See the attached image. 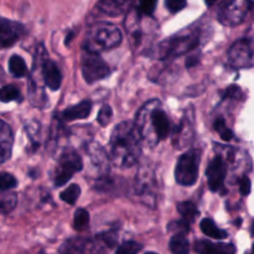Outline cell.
I'll use <instances>...</instances> for the list:
<instances>
[{
  "label": "cell",
  "mask_w": 254,
  "mask_h": 254,
  "mask_svg": "<svg viewBox=\"0 0 254 254\" xmlns=\"http://www.w3.org/2000/svg\"><path fill=\"white\" fill-rule=\"evenodd\" d=\"M98 9L109 16H119L124 11V5L121 0H99Z\"/></svg>",
  "instance_id": "19"
},
{
  "label": "cell",
  "mask_w": 254,
  "mask_h": 254,
  "mask_svg": "<svg viewBox=\"0 0 254 254\" xmlns=\"http://www.w3.org/2000/svg\"><path fill=\"white\" fill-rule=\"evenodd\" d=\"M83 163L78 154L72 149H66L60 158L59 166L55 174V185L62 186L72 179L76 173L82 170Z\"/></svg>",
  "instance_id": "8"
},
{
  "label": "cell",
  "mask_w": 254,
  "mask_h": 254,
  "mask_svg": "<svg viewBox=\"0 0 254 254\" xmlns=\"http://www.w3.org/2000/svg\"><path fill=\"white\" fill-rule=\"evenodd\" d=\"M252 252H254V245H253V247H252Z\"/></svg>",
  "instance_id": "40"
},
{
  "label": "cell",
  "mask_w": 254,
  "mask_h": 254,
  "mask_svg": "<svg viewBox=\"0 0 254 254\" xmlns=\"http://www.w3.org/2000/svg\"><path fill=\"white\" fill-rule=\"evenodd\" d=\"M9 71L14 77L21 78V77H24L27 73L26 62L24 61V59L21 56L14 55L9 60Z\"/></svg>",
  "instance_id": "21"
},
{
  "label": "cell",
  "mask_w": 254,
  "mask_h": 254,
  "mask_svg": "<svg viewBox=\"0 0 254 254\" xmlns=\"http://www.w3.org/2000/svg\"><path fill=\"white\" fill-rule=\"evenodd\" d=\"M81 71L87 83H94L106 78L111 68L97 52L84 51L81 59Z\"/></svg>",
  "instance_id": "7"
},
{
  "label": "cell",
  "mask_w": 254,
  "mask_h": 254,
  "mask_svg": "<svg viewBox=\"0 0 254 254\" xmlns=\"http://www.w3.org/2000/svg\"><path fill=\"white\" fill-rule=\"evenodd\" d=\"M168 230L171 231L174 235H185L190 231V222L185 218H183L181 221H175V222H171L168 226Z\"/></svg>",
  "instance_id": "29"
},
{
  "label": "cell",
  "mask_w": 254,
  "mask_h": 254,
  "mask_svg": "<svg viewBox=\"0 0 254 254\" xmlns=\"http://www.w3.org/2000/svg\"><path fill=\"white\" fill-rule=\"evenodd\" d=\"M215 129L218 131V134L221 135V138L225 141H231L233 139V131L226 126V122L223 118L216 119L215 122Z\"/></svg>",
  "instance_id": "28"
},
{
  "label": "cell",
  "mask_w": 254,
  "mask_h": 254,
  "mask_svg": "<svg viewBox=\"0 0 254 254\" xmlns=\"http://www.w3.org/2000/svg\"><path fill=\"white\" fill-rule=\"evenodd\" d=\"M251 233H252V236H254V223H253L252 228H251Z\"/></svg>",
  "instance_id": "39"
},
{
  "label": "cell",
  "mask_w": 254,
  "mask_h": 254,
  "mask_svg": "<svg viewBox=\"0 0 254 254\" xmlns=\"http://www.w3.org/2000/svg\"><path fill=\"white\" fill-rule=\"evenodd\" d=\"M193 138V121H192V114L185 117L181 121L180 126L176 128L175 133H174V144L176 148H184L188 145Z\"/></svg>",
  "instance_id": "14"
},
{
  "label": "cell",
  "mask_w": 254,
  "mask_h": 254,
  "mask_svg": "<svg viewBox=\"0 0 254 254\" xmlns=\"http://www.w3.org/2000/svg\"><path fill=\"white\" fill-rule=\"evenodd\" d=\"M89 225V215L86 210L79 208L74 212L73 227L76 231H84Z\"/></svg>",
  "instance_id": "25"
},
{
  "label": "cell",
  "mask_w": 254,
  "mask_h": 254,
  "mask_svg": "<svg viewBox=\"0 0 254 254\" xmlns=\"http://www.w3.org/2000/svg\"><path fill=\"white\" fill-rule=\"evenodd\" d=\"M112 116H113V111H112L111 106L106 104V106L102 107L101 111H99L98 117H97V121L99 122V124H101L102 127H106L107 124L111 122Z\"/></svg>",
  "instance_id": "32"
},
{
  "label": "cell",
  "mask_w": 254,
  "mask_h": 254,
  "mask_svg": "<svg viewBox=\"0 0 254 254\" xmlns=\"http://www.w3.org/2000/svg\"><path fill=\"white\" fill-rule=\"evenodd\" d=\"M141 135L133 122H123L113 129L111 141V161L118 168H130L141 153Z\"/></svg>",
  "instance_id": "1"
},
{
  "label": "cell",
  "mask_w": 254,
  "mask_h": 254,
  "mask_svg": "<svg viewBox=\"0 0 254 254\" xmlns=\"http://www.w3.org/2000/svg\"><path fill=\"white\" fill-rule=\"evenodd\" d=\"M134 189H135V195L140 197L143 202L148 203V206H154L156 195H154L155 181H154L153 174H138Z\"/></svg>",
  "instance_id": "11"
},
{
  "label": "cell",
  "mask_w": 254,
  "mask_h": 254,
  "mask_svg": "<svg viewBox=\"0 0 254 254\" xmlns=\"http://www.w3.org/2000/svg\"><path fill=\"white\" fill-rule=\"evenodd\" d=\"M200 44V31L193 27L183 30L159 44L156 56L161 60L173 59L192 51Z\"/></svg>",
  "instance_id": "3"
},
{
  "label": "cell",
  "mask_w": 254,
  "mask_h": 254,
  "mask_svg": "<svg viewBox=\"0 0 254 254\" xmlns=\"http://www.w3.org/2000/svg\"><path fill=\"white\" fill-rule=\"evenodd\" d=\"M160 106L161 103L158 99L148 102L136 117L135 124L141 139L150 146L164 140L171 129L170 121Z\"/></svg>",
  "instance_id": "2"
},
{
  "label": "cell",
  "mask_w": 254,
  "mask_h": 254,
  "mask_svg": "<svg viewBox=\"0 0 254 254\" xmlns=\"http://www.w3.org/2000/svg\"><path fill=\"white\" fill-rule=\"evenodd\" d=\"M169 247H170V251L173 253H189V251H190V243L185 238V235H175L170 240Z\"/></svg>",
  "instance_id": "22"
},
{
  "label": "cell",
  "mask_w": 254,
  "mask_h": 254,
  "mask_svg": "<svg viewBox=\"0 0 254 254\" xmlns=\"http://www.w3.org/2000/svg\"><path fill=\"white\" fill-rule=\"evenodd\" d=\"M186 4H188L186 0H165V6L168 7L169 11L173 12V14L185 9Z\"/></svg>",
  "instance_id": "33"
},
{
  "label": "cell",
  "mask_w": 254,
  "mask_h": 254,
  "mask_svg": "<svg viewBox=\"0 0 254 254\" xmlns=\"http://www.w3.org/2000/svg\"><path fill=\"white\" fill-rule=\"evenodd\" d=\"M252 7V0H223L218 10V20L226 26H236L246 19Z\"/></svg>",
  "instance_id": "6"
},
{
  "label": "cell",
  "mask_w": 254,
  "mask_h": 254,
  "mask_svg": "<svg viewBox=\"0 0 254 254\" xmlns=\"http://www.w3.org/2000/svg\"><path fill=\"white\" fill-rule=\"evenodd\" d=\"M79 195H81V189L78 185L73 184V185L68 186L64 192H61V200L68 205H74Z\"/></svg>",
  "instance_id": "26"
},
{
  "label": "cell",
  "mask_w": 254,
  "mask_h": 254,
  "mask_svg": "<svg viewBox=\"0 0 254 254\" xmlns=\"http://www.w3.org/2000/svg\"><path fill=\"white\" fill-rule=\"evenodd\" d=\"M42 64V78L45 84L49 87L51 91H57L61 87L62 74L57 64L49 59H44L41 62Z\"/></svg>",
  "instance_id": "13"
},
{
  "label": "cell",
  "mask_w": 254,
  "mask_h": 254,
  "mask_svg": "<svg viewBox=\"0 0 254 254\" xmlns=\"http://www.w3.org/2000/svg\"><path fill=\"white\" fill-rule=\"evenodd\" d=\"M89 242L88 241H84L82 238H73V240H69L64 243L61 247L60 252L62 253H82L87 252V251H91L89 248Z\"/></svg>",
  "instance_id": "20"
},
{
  "label": "cell",
  "mask_w": 254,
  "mask_h": 254,
  "mask_svg": "<svg viewBox=\"0 0 254 254\" xmlns=\"http://www.w3.org/2000/svg\"><path fill=\"white\" fill-rule=\"evenodd\" d=\"M226 174H227V164L222 156L217 155L211 160L206 169V176H207L208 188L211 191L216 192L222 189L225 184Z\"/></svg>",
  "instance_id": "10"
},
{
  "label": "cell",
  "mask_w": 254,
  "mask_h": 254,
  "mask_svg": "<svg viewBox=\"0 0 254 254\" xmlns=\"http://www.w3.org/2000/svg\"><path fill=\"white\" fill-rule=\"evenodd\" d=\"M17 180L9 173H1L0 176V189L1 191H10L11 189L16 188Z\"/></svg>",
  "instance_id": "30"
},
{
  "label": "cell",
  "mask_w": 254,
  "mask_h": 254,
  "mask_svg": "<svg viewBox=\"0 0 254 254\" xmlns=\"http://www.w3.org/2000/svg\"><path fill=\"white\" fill-rule=\"evenodd\" d=\"M195 252L201 254H230L236 252V247L233 245H226V243H211L208 241H198L193 247Z\"/></svg>",
  "instance_id": "15"
},
{
  "label": "cell",
  "mask_w": 254,
  "mask_h": 254,
  "mask_svg": "<svg viewBox=\"0 0 254 254\" xmlns=\"http://www.w3.org/2000/svg\"><path fill=\"white\" fill-rule=\"evenodd\" d=\"M0 98H1V102H4V103L16 101V99L20 98V91L17 89V87L14 86V84H7V86H4L1 88Z\"/></svg>",
  "instance_id": "27"
},
{
  "label": "cell",
  "mask_w": 254,
  "mask_h": 254,
  "mask_svg": "<svg viewBox=\"0 0 254 254\" xmlns=\"http://www.w3.org/2000/svg\"><path fill=\"white\" fill-rule=\"evenodd\" d=\"M241 93H242V91H241L240 87L231 86L223 92V97L225 98H238L241 96Z\"/></svg>",
  "instance_id": "35"
},
{
  "label": "cell",
  "mask_w": 254,
  "mask_h": 254,
  "mask_svg": "<svg viewBox=\"0 0 254 254\" xmlns=\"http://www.w3.org/2000/svg\"><path fill=\"white\" fill-rule=\"evenodd\" d=\"M228 62L235 68H246L254 64V40L245 37L228 51Z\"/></svg>",
  "instance_id": "9"
},
{
  "label": "cell",
  "mask_w": 254,
  "mask_h": 254,
  "mask_svg": "<svg viewBox=\"0 0 254 254\" xmlns=\"http://www.w3.org/2000/svg\"><path fill=\"white\" fill-rule=\"evenodd\" d=\"M1 195V201H0V207H1V213L2 215H6V213L11 212L15 208L17 202L16 193L9 192L6 193V191H2Z\"/></svg>",
  "instance_id": "24"
},
{
  "label": "cell",
  "mask_w": 254,
  "mask_h": 254,
  "mask_svg": "<svg viewBox=\"0 0 254 254\" xmlns=\"http://www.w3.org/2000/svg\"><path fill=\"white\" fill-rule=\"evenodd\" d=\"M216 1H217V0H205V2H206V5H207V6H212V5L215 4Z\"/></svg>",
  "instance_id": "38"
},
{
  "label": "cell",
  "mask_w": 254,
  "mask_h": 254,
  "mask_svg": "<svg viewBox=\"0 0 254 254\" xmlns=\"http://www.w3.org/2000/svg\"><path fill=\"white\" fill-rule=\"evenodd\" d=\"M198 164L200 153L195 149L181 155L175 169L176 183L183 186H192L198 178Z\"/></svg>",
  "instance_id": "5"
},
{
  "label": "cell",
  "mask_w": 254,
  "mask_h": 254,
  "mask_svg": "<svg viewBox=\"0 0 254 254\" xmlns=\"http://www.w3.org/2000/svg\"><path fill=\"white\" fill-rule=\"evenodd\" d=\"M240 191L243 196L250 195L251 192V180L247 176H243L240 180Z\"/></svg>",
  "instance_id": "36"
},
{
  "label": "cell",
  "mask_w": 254,
  "mask_h": 254,
  "mask_svg": "<svg viewBox=\"0 0 254 254\" xmlns=\"http://www.w3.org/2000/svg\"><path fill=\"white\" fill-rule=\"evenodd\" d=\"M0 145H1V163H5L10 158L12 148V131L9 124L1 121L0 126Z\"/></svg>",
  "instance_id": "17"
},
{
  "label": "cell",
  "mask_w": 254,
  "mask_h": 254,
  "mask_svg": "<svg viewBox=\"0 0 254 254\" xmlns=\"http://www.w3.org/2000/svg\"><path fill=\"white\" fill-rule=\"evenodd\" d=\"M178 211L180 212V215L183 216V218L188 220L189 222H192L196 218V216L198 215V211L197 208H196L195 203L190 202V201H185V202L179 203Z\"/></svg>",
  "instance_id": "23"
},
{
  "label": "cell",
  "mask_w": 254,
  "mask_h": 254,
  "mask_svg": "<svg viewBox=\"0 0 254 254\" xmlns=\"http://www.w3.org/2000/svg\"><path fill=\"white\" fill-rule=\"evenodd\" d=\"M200 227L201 231L208 237L215 238V240H225V238H227V232L218 228L211 218H205V220L201 221Z\"/></svg>",
  "instance_id": "18"
},
{
  "label": "cell",
  "mask_w": 254,
  "mask_h": 254,
  "mask_svg": "<svg viewBox=\"0 0 254 254\" xmlns=\"http://www.w3.org/2000/svg\"><path fill=\"white\" fill-rule=\"evenodd\" d=\"M197 62H198L197 57L191 56V57H189L188 61H186V66H188V67H193V66H196V64H197Z\"/></svg>",
  "instance_id": "37"
},
{
  "label": "cell",
  "mask_w": 254,
  "mask_h": 254,
  "mask_svg": "<svg viewBox=\"0 0 254 254\" xmlns=\"http://www.w3.org/2000/svg\"><path fill=\"white\" fill-rule=\"evenodd\" d=\"M158 0H140V11L145 15H151L156 9Z\"/></svg>",
  "instance_id": "34"
},
{
  "label": "cell",
  "mask_w": 254,
  "mask_h": 254,
  "mask_svg": "<svg viewBox=\"0 0 254 254\" xmlns=\"http://www.w3.org/2000/svg\"><path fill=\"white\" fill-rule=\"evenodd\" d=\"M121 42V30L112 24L101 22V24L93 25L88 30L86 40H84V50L99 54L102 51L114 49Z\"/></svg>",
  "instance_id": "4"
},
{
  "label": "cell",
  "mask_w": 254,
  "mask_h": 254,
  "mask_svg": "<svg viewBox=\"0 0 254 254\" xmlns=\"http://www.w3.org/2000/svg\"><path fill=\"white\" fill-rule=\"evenodd\" d=\"M92 111V102L91 101H82L81 103L71 107V108L64 109L61 113V118L64 121L72 122L77 119H84L89 116Z\"/></svg>",
  "instance_id": "16"
},
{
  "label": "cell",
  "mask_w": 254,
  "mask_h": 254,
  "mask_svg": "<svg viewBox=\"0 0 254 254\" xmlns=\"http://www.w3.org/2000/svg\"><path fill=\"white\" fill-rule=\"evenodd\" d=\"M24 32V26L21 24L2 17L0 22V44L4 49L12 46Z\"/></svg>",
  "instance_id": "12"
},
{
  "label": "cell",
  "mask_w": 254,
  "mask_h": 254,
  "mask_svg": "<svg viewBox=\"0 0 254 254\" xmlns=\"http://www.w3.org/2000/svg\"><path fill=\"white\" fill-rule=\"evenodd\" d=\"M143 250V246L136 242H126L117 250L118 254H133L138 253Z\"/></svg>",
  "instance_id": "31"
}]
</instances>
